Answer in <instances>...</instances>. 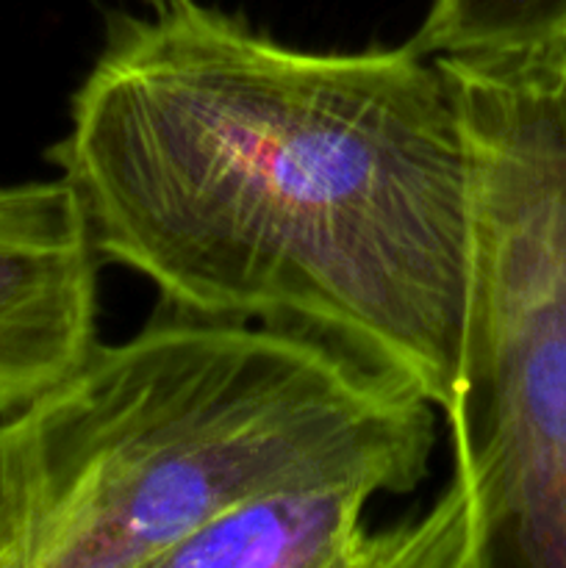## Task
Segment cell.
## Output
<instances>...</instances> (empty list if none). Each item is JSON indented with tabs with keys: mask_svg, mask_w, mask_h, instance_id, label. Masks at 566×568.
I'll return each mask as SVG.
<instances>
[{
	"mask_svg": "<svg viewBox=\"0 0 566 568\" xmlns=\"http://www.w3.org/2000/svg\"><path fill=\"white\" fill-rule=\"evenodd\" d=\"M375 497L361 483L281 488L200 527L159 568H392L386 530L364 525Z\"/></svg>",
	"mask_w": 566,
	"mask_h": 568,
	"instance_id": "5b68a950",
	"label": "cell"
},
{
	"mask_svg": "<svg viewBox=\"0 0 566 568\" xmlns=\"http://www.w3.org/2000/svg\"><path fill=\"white\" fill-rule=\"evenodd\" d=\"M436 408L327 338L172 311L0 416V568H159L281 488L408 494Z\"/></svg>",
	"mask_w": 566,
	"mask_h": 568,
	"instance_id": "7a4b0ae2",
	"label": "cell"
},
{
	"mask_svg": "<svg viewBox=\"0 0 566 568\" xmlns=\"http://www.w3.org/2000/svg\"><path fill=\"white\" fill-rule=\"evenodd\" d=\"M142 3L148 6V9H161V6L172 3V0H142Z\"/></svg>",
	"mask_w": 566,
	"mask_h": 568,
	"instance_id": "52a82bcc",
	"label": "cell"
},
{
	"mask_svg": "<svg viewBox=\"0 0 566 568\" xmlns=\"http://www.w3.org/2000/svg\"><path fill=\"white\" fill-rule=\"evenodd\" d=\"M64 178L0 186V416L70 375L98 344V272Z\"/></svg>",
	"mask_w": 566,
	"mask_h": 568,
	"instance_id": "277c9868",
	"label": "cell"
},
{
	"mask_svg": "<svg viewBox=\"0 0 566 568\" xmlns=\"http://www.w3.org/2000/svg\"><path fill=\"white\" fill-rule=\"evenodd\" d=\"M408 42L431 59L566 48V0H433Z\"/></svg>",
	"mask_w": 566,
	"mask_h": 568,
	"instance_id": "8992f818",
	"label": "cell"
},
{
	"mask_svg": "<svg viewBox=\"0 0 566 568\" xmlns=\"http://www.w3.org/2000/svg\"><path fill=\"white\" fill-rule=\"evenodd\" d=\"M48 161L105 264L189 316L289 327L458 377L469 153L436 59L300 50L198 0L111 11Z\"/></svg>",
	"mask_w": 566,
	"mask_h": 568,
	"instance_id": "6da1fadb",
	"label": "cell"
},
{
	"mask_svg": "<svg viewBox=\"0 0 566 568\" xmlns=\"http://www.w3.org/2000/svg\"><path fill=\"white\" fill-rule=\"evenodd\" d=\"M436 61L469 153L453 475L394 568H566V48Z\"/></svg>",
	"mask_w": 566,
	"mask_h": 568,
	"instance_id": "3957f363",
	"label": "cell"
}]
</instances>
